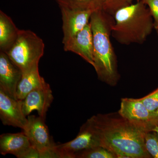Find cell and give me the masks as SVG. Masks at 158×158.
Returning a JSON list of instances; mask_svg holds the SVG:
<instances>
[{
  "instance_id": "1",
  "label": "cell",
  "mask_w": 158,
  "mask_h": 158,
  "mask_svg": "<svg viewBox=\"0 0 158 158\" xmlns=\"http://www.w3.org/2000/svg\"><path fill=\"white\" fill-rule=\"evenodd\" d=\"M87 121L99 138L101 145L117 158H152L148 152L144 136L146 128L118 114H97Z\"/></svg>"
},
{
  "instance_id": "2",
  "label": "cell",
  "mask_w": 158,
  "mask_h": 158,
  "mask_svg": "<svg viewBox=\"0 0 158 158\" xmlns=\"http://www.w3.org/2000/svg\"><path fill=\"white\" fill-rule=\"evenodd\" d=\"M90 22L93 36L94 68L98 79L111 86L119 80L117 60L110 36L114 17L102 9L97 10L90 16Z\"/></svg>"
},
{
  "instance_id": "3",
  "label": "cell",
  "mask_w": 158,
  "mask_h": 158,
  "mask_svg": "<svg viewBox=\"0 0 158 158\" xmlns=\"http://www.w3.org/2000/svg\"><path fill=\"white\" fill-rule=\"evenodd\" d=\"M113 17L111 34L123 45L143 44L155 28L151 13L141 0L119 9Z\"/></svg>"
},
{
  "instance_id": "4",
  "label": "cell",
  "mask_w": 158,
  "mask_h": 158,
  "mask_svg": "<svg viewBox=\"0 0 158 158\" xmlns=\"http://www.w3.org/2000/svg\"><path fill=\"white\" fill-rule=\"evenodd\" d=\"M44 49V43L37 34L30 30H19L16 41L5 53L23 72L38 65Z\"/></svg>"
},
{
  "instance_id": "5",
  "label": "cell",
  "mask_w": 158,
  "mask_h": 158,
  "mask_svg": "<svg viewBox=\"0 0 158 158\" xmlns=\"http://www.w3.org/2000/svg\"><path fill=\"white\" fill-rule=\"evenodd\" d=\"M27 118V124L23 131L33 148L39 152V158H58L55 150L56 144L50 135L45 118L34 115H29Z\"/></svg>"
},
{
  "instance_id": "6",
  "label": "cell",
  "mask_w": 158,
  "mask_h": 158,
  "mask_svg": "<svg viewBox=\"0 0 158 158\" xmlns=\"http://www.w3.org/2000/svg\"><path fill=\"white\" fill-rule=\"evenodd\" d=\"M101 146L99 138L88 121L82 126L77 135L73 140L56 145L59 158H75L77 154Z\"/></svg>"
},
{
  "instance_id": "7",
  "label": "cell",
  "mask_w": 158,
  "mask_h": 158,
  "mask_svg": "<svg viewBox=\"0 0 158 158\" xmlns=\"http://www.w3.org/2000/svg\"><path fill=\"white\" fill-rule=\"evenodd\" d=\"M57 3L62 13L63 32L62 43L64 44L89 23L90 16L95 11L74 8L60 2Z\"/></svg>"
},
{
  "instance_id": "8",
  "label": "cell",
  "mask_w": 158,
  "mask_h": 158,
  "mask_svg": "<svg viewBox=\"0 0 158 158\" xmlns=\"http://www.w3.org/2000/svg\"><path fill=\"white\" fill-rule=\"evenodd\" d=\"M0 153L3 156L13 155L18 158H39L25 133H7L0 136Z\"/></svg>"
},
{
  "instance_id": "9",
  "label": "cell",
  "mask_w": 158,
  "mask_h": 158,
  "mask_svg": "<svg viewBox=\"0 0 158 158\" xmlns=\"http://www.w3.org/2000/svg\"><path fill=\"white\" fill-rule=\"evenodd\" d=\"M0 118L4 125L24 130L28 118L23 109V100L11 97L0 89Z\"/></svg>"
},
{
  "instance_id": "10",
  "label": "cell",
  "mask_w": 158,
  "mask_h": 158,
  "mask_svg": "<svg viewBox=\"0 0 158 158\" xmlns=\"http://www.w3.org/2000/svg\"><path fill=\"white\" fill-rule=\"evenodd\" d=\"M53 100L52 91L46 82L44 85L31 91L23 100V113L27 116L36 110L39 116L45 118Z\"/></svg>"
},
{
  "instance_id": "11",
  "label": "cell",
  "mask_w": 158,
  "mask_h": 158,
  "mask_svg": "<svg viewBox=\"0 0 158 158\" xmlns=\"http://www.w3.org/2000/svg\"><path fill=\"white\" fill-rule=\"evenodd\" d=\"M22 76V71L9 59L6 53L0 52V89L9 96L18 99V85Z\"/></svg>"
},
{
  "instance_id": "12",
  "label": "cell",
  "mask_w": 158,
  "mask_h": 158,
  "mask_svg": "<svg viewBox=\"0 0 158 158\" xmlns=\"http://www.w3.org/2000/svg\"><path fill=\"white\" fill-rule=\"evenodd\" d=\"M63 44L65 51L77 54L94 66L93 36L90 22Z\"/></svg>"
},
{
  "instance_id": "13",
  "label": "cell",
  "mask_w": 158,
  "mask_h": 158,
  "mask_svg": "<svg viewBox=\"0 0 158 158\" xmlns=\"http://www.w3.org/2000/svg\"><path fill=\"white\" fill-rule=\"evenodd\" d=\"M118 113L123 118L134 124L143 127L147 131L151 113L140 99H121Z\"/></svg>"
},
{
  "instance_id": "14",
  "label": "cell",
  "mask_w": 158,
  "mask_h": 158,
  "mask_svg": "<svg viewBox=\"0 0 158 158\" xmlns=\"http://www.w3.org/2000/svg\"><path fill=\"white\" fill-rule=\"evenodd\" d=\"M46 83L44 78L40 75L38 65L22 72V76L18 85L16 91L18 99L23 100L30 92Z\"/></svg>"
},
{
  "instance_id": "15",
  "label": "cell",
  "mask_w": 158,
  "mask_h": 158,
  "mask_svg": "<svg viewBox=\"0 0 158 158\" xmlns=\"http://www.w3.org/2000/svg\"><path fill=\"white\" fill-rule=\"evenodd\" d=\"M19 29L11 18L0 11V49L6 52L16 41Z\"/></svg>"
},
{
  "instance_id": "16",
  "label": "cell",
  "mask_w": 158,
  "mask_h": 158,
  "mask_svg": "<svg viewBox=\"0 0 158 158\" xmlns=\"http://www.w3.org/2000/svg\"><path fill=\"white\" fill-rule=\"evenodd\" d=\"M74 8L95 11L102 9V0H57Z\"/></svg>"
},
{
  "instance_id": "17",
  "label": "cell",
  "mask_w": 158,
  "mask_h": 158,
  "mask_svg": "<svg viewBox=\"0 0 158 158\" xmlns=\"http://www.w3.org/2000/svg\"><path fill=\"white\" fill-rule=\"evenodd\" d=\"M75 158H117L114 153L102 146L86 150L77 154Z\"/></svg>"
},
{
  "instance_id": "18",
  "label": "cell",
  "mask_w": 158,
  "mask_h": 158,
  "mask_svg": "<svg viewBox=\"0 0 158 158\" xmlns=\"http://www.w3.org/2000/svg\"><path fill=\"white\" fill-rule=\"evenodd\" d=\"M144 143L148 152L154 158H158V134L153 131H146Z\"/></svg>"
},
{
  "instance_id": "19",
  "label": "cell",
  "mask_w": 158,
  "mask_h": 158,
  "mask_svg": "<svg viewBox=\"0 0 158 158\" xmlns=\"http://www.w3.org/2000/svg\"><path fill=\"white\" fill-rule=\"evenodd\" d=\"M134 0H102V10L114 16L119 9L133 4Z\"/></svg>"
},
{
  "instance_id": "20",
  "label": "cell",
  "mask_w": 158,
  "mask_h": 158,
  "mask_svg": "<svg viewBox=\"0 0 158 158\" xmlns=\"http://www.w3.org/2000/svg\"><path fill=\"white\" fill-rule=\"evenodd\" d=\"M140 99L151 113L156 111L158 108V88Z\"/></svg>"
},
{
  "instance_id": "21",
  "label": "cell",
  "mask_w": 158,
  "mask_h": 158,
  "mask_svg": "<svg viewBox=\"0 0 158 158\" xmlns=\"http://www.w3.org/2000/svg\"><path fill=\"white\" fill-rule=\"evenodd\" d=\"M148 7L154 22V27H158V0H141Z\"/></svg>"
},
{
  "instance_id": "22",
  "label": "cell",
  "mask_w": 158,
  "mask_h": 158,
  "mask_svg": "<svg viewBox=\"0 0 158 158\" xmlns=\"http://www.w3.org/2000/svg\"><path fill=\"white\" fill-rule=\"evenodd\" d=\"M158 126V108L156 111L151 113L150 118L147 131L154 127Z\"/></svg>"
},
{
  "instance_id": "23",
  "label": "cell",
  "mask_w": 158,
  "mask_h": 158,
  "mask_svg": "<svg viewBox=\"0 0 158 158\" xmlns=\"http://www.w3.org/2000/svg\"><path fill=\"white\" fill-rule=\"evenodd\" d=\"M148 131H153L156 132L158 134V126L154 127Z\"/></svg>"
},
{
  "instance_id": "24",
  "label": "cell",
  "mask_w": 158,
  "mask_h": 158,
  "mask_svg": "<svg viewBox=\"0 0 158 158\" xmlns=\"http://www.w3.org/2000/svg\"><path fill=\"white\" fill-rule=\"evenodd\" d=\"M155 29H156V31L157 32V34H158V27L155 28Z\"/></svg>"
},
{
  "instance_id": "25",
  "label": "cell",
  "mask_w": 158,
  "mask_h": 158,
  "mask_svg": "<svg viewBox=\"0 0 158 158\" xmlns=\"http://www.w3.org/2000/svg\"><path fill=\"white\" fill-rule=\"evenodd\" d=\"M56 1H57V0H56Z\"/></svg>"
}]
</instances>
